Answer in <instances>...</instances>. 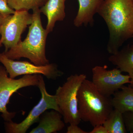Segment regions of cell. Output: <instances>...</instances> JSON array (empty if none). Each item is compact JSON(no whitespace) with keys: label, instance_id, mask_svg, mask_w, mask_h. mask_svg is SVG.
Returning <instances> with one entry per match:
<instances>
[{"label":"cell","instance_id":"obj_1","mask_svg":"<svg viewBox=\"0 0 133 133\" xmlns=\"http://www.w3.org/2000/svg\"><path fill=\"white\" fill-rule=\"evenodd\" d=\"M97 13L104 20L109 38L107 50L116 53L133 36V0H104Z\"/></svg>","mask_w":133,"mask_h":133},{"label":"cell","instance_id":"obj_2","mask_svg":"<svg viewBox=\"0 0 133 133\" xmlns=\"http://www.w3.org/2000/svg\"><path fill=\"white\" fill-rule=\"evenodd\" d=\"M33 11L32 22L26 38L4 52L10 59L19 60L25 58L36 65H45L49 64L45 55V45L49 33L43 28L39 9Z\"/></svg>","mask_w":133,"mask_h":133},{"label":"cell","instance_id":"obj_3","mask_svg":"<svg viewBox=\"0 0 133 133\" xmlns=\"http://www.w3.org/2000/svg\"><path fill=\"white\" fill-rule=\"evenodd\" d=\"M77 98L81 120L89 122L94 127L103 125L114 109L111 98L101 94L92 81L87 79L79 89Z\"/></svg>","mask_w":133,"mask_h":133},{"label":"cell","instance_id":"obj_4","mask_svg":"<svg viewBox=\"0 0 133 133\" xmlns=\"http://www.w3.org/2000/svg\"><path fill=\"white\" fill-rule=\"evenodd\" d=\"M86 78L85 74L71 75L56 91L55 95L57 103L65 124L78 125L81 122L78 110V92L81 84Z\"/></svg>","mask_w":133,"mask_h":133},{"label":"cell","instance_id":"obj_5","mask_svg":"<svg viewBox=\"0 0 133 133\" xmlns=\"http://www.w3.org/2000/svg\"><path fill=\"white\" fill-rule=\"evenodd\" d=\"M37 87L42 95L38 104L31 109L26 118L20 123H16L12 120L5 121L4 124L5 132L26 133L32 125L39 121L41 115L48 109H54L61 114V110L57 103L56 96L48 93L45 88L43 77L41 74Z\"/></svg>","mask_w":133,"mask_h":133},{"label":"cell","instance_id":"obj_6","mask_svg":"<svg viewBox=\"0 0 133 133\" xmlns=\"http://www.w3.org/2000/svg\"><path fill=\"white\" fill-rule=\"evenodd\" d=\"M40 74L24 75L15 79L10 77L3 66L0 65V112L5 121H10L16 113L9 112L7 105L12 95L18 90L27 87L38 85Z\"/></svg>","mask_w":133,"mask_h":133},{"label":"cell","instance_id":"obj_7","mask_svg":"<svg viewBox=\"0 0 133 133\" xmlns=\"http://www.w3.org/2000/svg\"><path fill=\"white\" fill-rule=\"evenodd\" d=\"M32 21V14L28 10H15L13 14L5 17L0 30V47L4 45V52L16 45L21 41V35Z\"/></svg>","mask_w":133,"mask_h":133},{"label":"cell","instance_id":"obj_8","mask_svg":"<svg viewBox=\"0 0 133 133\" xmlns=\"http://www.w3.org/2000/svg\"><path fill=\"white\" fill-rule=\"evenodd\" d=\"M0 63L12 78L22 75L41 74L49 79H56L63 74L55 64L37 65L27 61H15L8 57L4 52L0 53Z\"/></svg>","mask_w":133,"mask_h":133},{"label":"cell","instance_id":"obj_9","mask_svg":"<svg viewBox=\"0 0 133 133\" xmlns=\"http://www.w3.org/2000/svg\"><path fill=\"white\" fill-rule=\"evenodd\" d=\"M92 81L98 91L108 97L119 90L124 84L130 83L129 75H124L118 68L108 70L107 65H97L92 69Z\"/></svg>","mask_w":133,"mask_h":133},{"label":"cell","instance_id":"obj_10","mask_svg":"<svg viewBox=\"0 0 133 133\" xmlns=\"http://www.w3.org/2000/svg\"><path fill=\"white\" fill-rule=\"evenodd\" d=\"M62 115L59 112L52 109L50 111H45L41 115L39 124L33 128L30 133H57L62 131L65 127L62 120Z\"/></svg>","mask_w":133,"mask_h":133},{"label":"cell","instance_id":"obj_11","mask_svg":"<svg viewBox=\"0 0 133 133\" xmlns=\"http://www.w3.org/2000/svg\"><path fill=\"white\" fill-rule=\"evenodd\" d=\"M65 0H48L39 9L41 13L47 17L48 23L45 29L48 33L52 31L56 22L62 21L65 17Z\"/></svg>","mask_w":133,"mask_h":133},{"label":"cell","instance_id":"obj_12","mask_svg":"<svg viewBox=\"0 0 133 133\" xmlns=\"http://www.w3.org/2000/svg\"><path fill=\"white\" fill-rule=\"evenodd\" d=\"M109 62L117 66L122 72H127L130 77L129 85L133 88V44H128L111 55Z\"/></svg>","mask_w":133,"mask_h":133},{"label":"cell","instance_id":"obj_13","mask_svg":"<svg viewBox=\"0 0 133 133\" xmlns=\"http://www.w3.org/2000/svg\"><path fill=\"white\" fill-rule=\"evenodd\" d=\"M79 9L74 21V26L80 27L83 25L91 24L93 22L94 15L104 0H78Z\"/></svg>","mask_w":133,"mask_h":133},{"label":"cell","instance_id":"obj_14","mask_svg":"<svg viewBox=\"0 0 133 133\" xmlns=\"http://www.w3.org/2000/svg\"><path fill=\"white\" fill-rule=\"evenodd\" d=\"M111 100L114 108L122 113L133 112V88L130 86L122 87L115 93Z\"/></svg>","mask_w":133,"mask_h":133},{"label":"cell","instance_id":"obj_15","mask_svg":"<svg viewBox=\"0 0 133 133\" xmlns=\"http://www.w3.org/2000/svg\"><path fill=\"white\" fill-rule=\"evenodd\" d=\"M108 133L127 132L123 118V114L116 109L110 113L103 124Z\"/></svg>","mask_w":133,"mask_h":133},{"label":"cell","instance_id":"obj_16","mask_svg":"<svg viewBox=\"0 0 133 133\" xmlns=\"http://www.w3.org/2000/svg\"><path fill=\"white\" fill-rule=\"evenodd\" d=\"M48 0H8V4L15 10H29L40 9Z\"/></svg>","mask_w":133,"mask_h":133},{"label":"cell","instance_id":"obj_17","mask_svg":"<svg viewBox=\"0 0 133 133\" xmlns=\"http://www.w3.org/2000/svg\"><path fill=\"white\" fill-rule=\"evenodd\" d=\"M123 116L127 131L133 133V112L124 113Z\"/></svg>","mask_w":133,"mask_h":133},{"label":"cell","instance_id":"obj_18","mask_svg":"<svg viewBox=\"0 0 133 133\" xmlns=\"http://www.w3.org/2000/svg\"><path fill=\"white\" fill-rule=\"evenodd\" d=\"M15 12V10L9 6L8 0H0V13L7 16L13 14Z\"/></svg>","mask_w":133,"mask_h":133},{"label":"cell","instance_id":"obj_19","mask_svg":"<svg viewBox=\"0 0 133 133\" xmlns=\"http://www.w3.org/2000/svg\"><path fill=\"white\" fill-rule=\"evenodd\" d=\"M67 133H88V132L84 131L80 128L79 127L78 125L74 124H70V126L67 127Z\"/></svg>","mask_w":133,"mask_h":133},{"label":"cell","instance_id":"obj_20","mask_svg":"<svg viewBox=\"0 0 133 133\" xmlns=\"http://www.w3.org/2000/svg\"><path fill=\"white\" fill-rule=\"evenodd\" d=\"M89 133H108L107 130L103 125L95 126Z\"/></svg>","mask_w":133,"mask_h":133},{"label":"cell","instance_id":"obj_21","mask_svg":"<svg viewBox=\"0 0 133 133\" xmlns=\"http://www.w3.org/2000/svg\"><path fill=\"white\" fill-rule=\"evenodd\" d=\"M6 16L0 13V30H1V27L3 23V22L4 21V19H5ZM0 38H1V34H0Z\"/></svg>","mask_w":133,"mask_h":133},{"label":"cell","instance_id":"obj_22","mask_svg":"<svg viewBox=\"0 0 133 133\" xmlns=\"http://www.w3.org/2000/svg\"><path fill=\"white\" fill-rule=\"evenodd\" d=\"M132 38H133V37H132Z\"/></svg>","mask_w":133,"mask_h":133},{"label":"cell","instance_id":"obj_23","mask_svg":"<svg viewBox=\"0 0 133 133\" xmlns=\"http://www.w3.org/2000/svg\"></svg>","mask_w":133,"mask_h":133}]
</instances>
